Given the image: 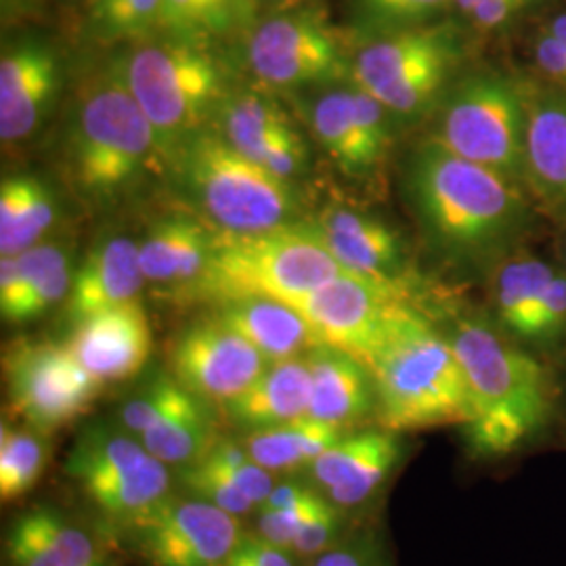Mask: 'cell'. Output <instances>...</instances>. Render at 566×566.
Instances as JSON below:
<instances>
[{
  "instance_id": "cell-39",
  "label": "cell",
  "mask_w": 566,
  "mask_h": 566,
  "mask_svg": "<svg viewBox=\"0 0 566 566\" xmlns=\"http://www.w3.org/2000/svg\"><path fill=\"white\" fill-rule=\"evenodd\" d=\"M338 525H340L338 506L332 504L325 497H319L313 504V507L306 512L303 525H301L296 537H294L292 549L303 554V556L322 554L325 547L332 544V539L336 537Z\"/></svg>"
},
{
  "instance_id": "cell-32",
  "label": "cell",
  "mask_w": 566,
  "mask_h": 566,
  "mask_svg": "<svg viewBox=\"0 0 566 566\" xmlns=\"http://www.w3.org/2000/svg\"><path fill=\"white\" fill-rule=\"evenodd\" d=\"M206 401L189 392L158 424L139 437L145 449L166 465L196 464L217 443Z\"/></svg>"
},
{
  "instance_id": "cell-4",
  "label": "cell",
  "mask_w": 566,
  "mask_h": 566,
  "mask_svg": "<svg viewBox=\"0 0 566 566\" xmlns=\"http://www.w3.org/2000/svg\"><path fill=\"white\" fill-rule=\"evenodd\" d=\"M365 365L376 385L378 426L407 434L465 424L464 369L446 332L413 304L390 325Z\"/></svg>"
},
{
  "instance_id": "cell-15",
  "label": "cell",
  "mask_w": 566,
  "mask_h": 566,
  "mask_svg": "<svg viewBox=\"0 0 566 566\" xmlns=\"http://www.w3.org/2000/svg\"><path fill=\"white\" fill-rule=\"evenodd\" d=\"M301 102L311 135L350 179H369L386 163L395 118L353 81L313 88Z\"/></svg>"
},
{
  "instance_id": "cell-14",
  "label": "cell",
  "mask_w": 566,
  "mask_h": 566,
  "mask_svg": "<svg viewBox=\"0 0 566 566\" xmlns=\"http://www.w3.org/2000/svg\"><path fill=\"white\" fill-rule=\"evenodd\" d=\"M409 290L343 271L294 306L319 343L367 361L409 303Z\"/></svg>"
},
{
  "instance_id": "cell-18",
  "label": "cell",
  "mask_w": 566,
  "mask_h": 566,
  "mask_svg": "<svg viewBox=\"0 0 566 566\" xmlns=\"http://www.w3.org/2000/svg\"><path fill=\"white\" fill-rule=\"evenodd\" d=\"M63 60L42 36H21L0 57V139L4 145L30 139L60 99Z\"/></svg>"
},
{
  "instance_id": "cell-31",
  "label": "cell",
  "mask_w": 566,
  "mask_h": 566,
  "mask_svg": "<svg viewBox=\"0 0 566 566\" xmlns=\"http://www.w3.org/2000/svg\"><path fill=\"white\" fill-rule=\"evenodd\" d=\"M344 430L303 416L283 424L256 428L242 443L250 458L269 472H290L311 465L327 447L334 446Z\"/></svg>"
},
{
  "instance_id": "cell-19",
  "label": "cell",
  "mask_w": 566,
  "mask_h": 566,
  "mask_svg": "<svg viewBox=\"0 0 566 566\" xmlns=\"http://www.w3.org/2000/svg\"><path fill=\"white\" fill-rule=\"evenodd\" d=\"M212 128L245 158L285 181L303 177L308 145L290 114L264 93H231L219 105Z\"/></svg>"
},
{
  "instance_id": "cell-9",
  "label": "cell",
  "mask_w": 566,
  "mask_h": 566,
  "mask_svg": "<svg viewBox=\"0 0 566 566\" xmlns=\"http://www.w3.org/2000/svg\"><path fill=\"white\" fill-rule=\"evenodd\" d=\"M525 130L523 78L481 67L447 88L434 109L432 139L525 187Z\"/></svg>"
},
{
  "instance_id": "cell-20",
  "label": "cell",
  "mask_w": 566,
  "mask_h": 566,
  "mask_svg": "<svg viewBox=\"0 0 566 566\" xmlns=\"http://www.w3.org/2000/svg\"><path fill=\"white\" fill-rule=\"evenodd\" d=\"M306 223L346 271L407 290L403 240L380 217L346 203H329Z\"/></svg>"
},
{
  "instance_id": "cell-51",
  "label": "cell",
  "mask_w": 566,
  "mask_h": 566,
  "mask_svg": "<svg viewBox=\"0 0 566 566\" xmlns=\"http://www.w3.org/2000/svg\"><path fill=\"white\" fill-rule=\"evenodd\" d=\"M565 269H566V266H565Z\"/></svg>"
},
{
  "instance_id": "cell-1",
  "label": "cell",
  "mask_w": 566,
  "mask_h": 566,
  "mask_svg": "<svg viewBox=\"0 0 566 566\" xmlns=\"http://www.w3.org/2000/svg\"><path fill=\"white\" fill-rule=\"evenodd\" d=\"M405 196L430 250L462 269L493 271L533 227L525 187L451 154L432 137L407 160Z\"/></svg>"
},
{
  "instance_id": "cell-44",
  "label": "cell",
  "mask_w": 566,
  "mask_h": 566,
  "mask_svg": "<svg viewBox=\"0 0 566 566\" xmlns=\"http://www.w3.org/2000/svg\"><path fill=\"white\" fill-rule=\"evenodd\" d=\"M317 495L315 489L301 485V483H283V485L273 486L269 497L264 500L263 506L269 510H285V507L303 506L308 500Z\"/></svg>"
},
{
  "instance_id": "cell-11",
  "label": "cell",
  "mask_w": 566,
  "mask_h": 566,
  "mask_svg": "<svg viewBox=\"0 0 566 566\" xmlns=\"http://www.w3.org/2000/svg\"><path fill=\"white\" fill-rule=\"evenodd\" d=\"M65 472L107 518L135 525L168 497L170 476L135 434L95 426L65 462Z\"/></svg>"
},
{
  "instance_id": "cell-7",
  "label": "cell",
  "mask_w": 566,
  "mask_h": 566,
  "mask_svg": "<svg viewBox=\"0 0 566 566\" xmlns=\"http://www.w3.org/2000/svg\"><path fill=\"white\" fill-rule=\"evenodd\" d=\"M168 166L185 200L217 231L248 233L298 221L294 182L245 158L212 126L181 143Z\"/></svg>"
},
{
  "instance_id": "cell-13",
  "label": "cell",
  "mask_w": 566,
  "mask_h": 566,
  "mask_svg": "<svg viewBox=\"0 0 566 566\" xmlns=\"http://www.w3.org/2000/svg\"><path fill=\"white\" fill-rule=\"evenodd\" d=\"M491 319L542 359L566 353V269L512 252L491 271Z\"/></svg>"
},
{
  "instance_id": "cell-25",
  "label": "cell",
  "mask_w": 566,
  "mask_h": 566,
  "mask_svg": "<svg viewBox=\"0 0 566 566\" xmlns=\"http://www.w3.org/2000/svg\"><path fill=\"white\" fill-rule=\"evenodd\" d=\"M306 359L311 367L308 418L346 430L376 416L374 376L361 359L327 344L313 348Z\"/></svg>"
},
{
  "instance_id": "cell-26",
  "label": "cell",
  "mask_w": 566,
  "mask_h": 566,
  "mask_svg": "<svg viewBox=\"0 0 566 566\" xmlns=\"http://www.w3.org/2000/svg\"><path fill=\"white\" fill-rule=\"evenodd\" d=\"M214 243V229L202 219L175 214L160 219L139 242L145 282L163 285L179 298L202 275Z\"/></svg>"
},
{
  "instance_id": "cell-33",
  "label": "cell",
  "mask_w": 566,
  "mask_h": 566,
  "mask_svg": "<svg viewBox=\"0 0 566 566\" xmlns=\"http://www.w3.org/2000/svg\"><path fill=\"white\" fill-rule=\"evenodd\" d=\"M256 18L242 0H164V34L217 46L243 36Z\"/></svg>"
},
{
  "instance_id": "cell-48",
  "label": "cell",
  "mask_w": 566,
  "mask_h": 566,
  "mask_svg": "<svg viewBox=\"0 0 566 566\" xmlns=\"http://www.w3.org/2000/svg\"><path fill=\"white\" fill-rule=\"evenodd\" d=\"M472 2H474V0H455V11H458V15L465 13Z\"/></svg>"
},
{
  "instance_id": "cell-40",
  "label": "cell",
  "mask_w": 566,
  "mask_h": 566,
  "mask_svg": "<svg viewBox=\"0 0 566 566\" xmlns=\"http://www.w3.org/2000/svg\"><path fill=\"white\" fill-rule=\"evenodd\" d=\"M539 2L542 0H474L460 18L479 32H500Z\"/></svg>"
},
{
  "instance_id": "cell-29",
  "label": "cell",
  "mask_w": 566,
  "mask_h": 566,
  "mask_svg": "<svg viewBox=\"0 0 566 566\" xmlns=\"http://www.w3.org/2000/svg\"><path fill=\"white\" fill-rule=\"evenodd\" d=\"M308 399L311 367L303 355L269 365L254 385L224 403V411L235 424L256 430L303 418Z\"/></svg>"
},
{
  "instance_id": "cell-10",
  "label": "cell",
  "mask_w": 566,
  "mask_h": 566,
  "mask_svg": "<svg viewBox=\"0 0 566 566\" xmlns=\"http://www.w3.org/2000/svg\"><path fill=\"white\" fill-rule=\"evenodd\" d=\"M243 36L245 65L264 88L298 93L350 81L355 36L315 0L269 11Z\"/></svg>"
},
{
  "instance_id": "cell-46",
  "label": "cell",
  "mask_w": 566,
  "mask_h": 566,
  "mask_svg": "<svg viewBox=\"0 0 566 566\" xmlns=\"http://www.w3.org/2000/svg\"><path fill=\"white\" fill-rule=\"evenodd\" d=\"M542 28L547 30L552 36H556L558 41H563L566 44V9L565 11L554 13L552 18H547L546 23Z\"/></svg>"
},
{
  "instance_id": "cell-8",
  "label": "cell",
  "mask_w": 566,
  "mask_h": 566,
  "mask_svg": "<svg viewBox=\"0 0 566 566\" xmlns=\"http://www.w3.org/2000/svg\"><path fill=\"white\" fill-rule=\"evenodd\" d=\"M355 42L350 81L382 103L395 120L434 112L468 57L465 30L453 20Z\"/></svg>"
},
{
  "instance_id": "cell-27",
  "label": "cell",
  "mask_w": 566,
  "mask_h": 566,
  "mask_svg": "<svg viewBox=\"0 0 566 566\" xmlns=\"http://www.w3.org/2000/svg\"><path fill=\"white\" fill-rule=\"evenodd\" d=\"M214 315L261 350L271 364L303 357L322 344L303 315L282 301L240 298L217 304Z\"/></svg>"
},
{
  "instance_id": "cell-37",
  "label": "cell",
  "mask_w": 566,
  "mask_h": 566,
  "mask_svg": "<svg viewBox=\"0 0 566 566\" xmlns=\"http://www.w3.org/2000/svg\"><path fill=\"white\" fill-rule=\"evenodd\" d=\"M189 390L175 376H156L149 385L143 386L130 399H126L118 409L122 428L135 434L137 439L143 432L158 424L170 409H175Z\"/></svg>"
},
{
  "instance_id": "cell-50",
  "label": "cell",
  "mask_w": 566,
  "mask_h": 566,
  "mask_svg": "<svg viewBox=\"0 0 566 566\" xmlns=\"http://www.w3.org/2000/svg\"><path fill=\"white\" fill-rule=\"evenodd\" d=\"M97 566H103V565H102V563H99V565H97Z\"/></svg>"
},
{
  "instance_id": "cell-34",
  "label": "cell",
  "mask_w": 566,
  "mask_h": 566,
  "mask_svg": "<svg viewBox=\"0 0 566 566\" xmlns=\"http://www.w3.org/2000/svg\"><path fill=\"white\" fill-rule=\"evenodd\" d=\"M86 39L102 46H130L164 34V0H86Z\"/></svg>"
},
{
  "instance_id": "cell-17",
  "label": "cell",
  "mask_w": 566,
  "mask_h": 566,
  "mask_svg": "<svg viewBox=\"0 0 566 566\" xmlns=\"http://www.w3.org/2000/svg\"><path fill=\"white\" fill-rule=\"evenodd\" d=\"M271 361L217 315L185 327L170 348L172 376L202 401L229 403Z\"/></svg>"
},
{
  "instance_id": "cell-28",
  "label": "cell",
  "mask_w": 566,
  "mask_h": 566,
  "mask_svg": "<svg viewBox=\"0 0 566 566\" xmlns=\"http://www.w3.org/2000/svg\"><path fill=\"white\" fill-rule=\"evenodd\" d=\"M7 556L13 566H97V547L60 512L34 507L9 528Z\"/></svg>"
},
{
  "instance_id": "cell-30",
  "label": "cell",
  "mask_w": 566,
  "mask_h": 566,
  "mask_svg": "<svg viewBox=\"0 0 566 566\" xmlns=\"http://www.w3.org/2000/svg\"><path fill=\"white\" fill-rule=\"evenodd\" d=\"M60 206L51 185L34 175H11L0 185V254L15 256L41 243L57 223Z\"/></svg>"
},
{
  "instance_id": "cell-2",
  "label": "cell",
  "mask_w": 566,
  "mask_h": 566,
  "mask_svg": "<svg viewBox=\"0 0 566 566\" xmlns=\"http://www.w3.org/2000/svg\"><path fill=\"white\" fill-rule=\"evenodd\" d=\"M443 332L464 369L468 453L481 462H502L539 443L558 416L552 365L491 315H458Z\"/></svg>"
},
{
  "instance_id": "cell-36",
  "label": "cell",
  "mask_w": 566,
  "mask_h": 566,
  "mask_svg": "<svg viewBox=\"0 0 566 566\" xmlns=\"http://www.w3.org/2000/svg\"><path fill=\"white\" fill-rule=\"evenodd\" d=\"M32 428L2 424L0 430V497L13 502L39 483L49 449Z\"/></svg>"
},
{
  "instance_id": "cell-21",
  "label": "cell",
  "mask_w": 566,
  "mask_h": 566,
  "mask_svg": "<svg viewBox=\"0 0 566 566\" xmlns=\"http://www.w3.org/2000/svg\"><path fill=\"white\" fill-rule=\"evenodd\" d=\"M525 187L531 200L566 223V91L525 81Z\"/></svg>"
},
{
  "instance_id": "cell-6",
  "label": "cell",
  "mask_w": 566,
  "mask_h": 566,
  "mask_svg": "<svg viewBox=\"0 0 566 566\" xmlns=\"http://www.w3.org/2000/svg\"><path fill=\"white\" fill-rule=\"evenodd\" d=\"M112 63L151 122L168 164L181 143L212 124L231 91L227 65L210 44L158 36L122 46Z\"/></svg>"
},
{
  "instance_id": "cell-23",
  "label": "cell",
  "mask_w": 566,
  "mask_h": 566,
  "mask_svg": "<svg viewBox=\"0 0 566 566\" xmlns=\"http://www.w3.org/2000/svg\"><path fill=\"white\" fill-rule=\"evenodd\" d=\"M401 434L382 426L343 437L311 464L313 476L327 491L332 504L355 507L365 504L399 464Z\"/></svg>"
},
{
  "instance_id": "cell-43",
  "label": "cell",
  "mask_w": 566,
  "mask_h": 566,
  "mask_svg": "<svg viewBox=\"0 0 566 566\" xmlns=\"http://www.w3.org/2000/svg\"><path fill=\"white\" fill-rule=\"evenodd\" d=\"M223 566H292L282 547L264 542L263 537L242 535L240 544Z\"/></svg>"
},
{
  "instance_id": "cell-42",
  "label": "cell",
  "mask_w": 566,
  "mask_h": 566,
  "mask_svg": "<svg viewBox=\"0 0 566 566\" xmlns=\"http://www.w3.org/2000/svg\"><path fill=\"white\" fill-rule=\"evenodd\" d=\"M531 63L539 81L566 91V44L544 28L531 42Z\"/></svg>"
},
{
  "instance_id": "cell-5",
  "label": "cell",
  "mask_w": 566,
  "mask_h": 566,
  "mask_svg": "<svg viewBox=\"0 0 566 566\" xmlns=\"http://www.w3.org/2000/svg\"><path fill=\"white\" fill-rule=\"evenodd\" d=\"M343 271L306 221L248 233L214 229L202 275L179 298L214 304L273 298L294 304Z\"/></svg>"
},
{
  "instance_id": "cell-16",
  "label": "cell",
  "mask_w": 566,
  "mask_h": 566,
  "mask_svg": "<svg viewBox=\"0 0 566 566\" xmlns=\"http://www.w3.org/2000/svg\"><path fill=\"white\" fill-rule=\"evenodd\" d=\"M130 526L151 566H223L242 539L238 516L200 497H166Z\"/></svg>"
},
{
  "instance_id": "cell-41",
  "label": "cell",
  "mask_w": 566,
  "mask_h": 566,
  "mask_svg": "<svg viewBox=\"0 0 566 566\" xmlns=\"http://www.w3.org/2000/svg\"><path fill=\"white\" fill-rule=\"evenodd\" d=\"M322 495L317 493L313 500H308L303 506L285 507V510H269L261 507L259 512V537H263L264 542L273 544V546L287 547L294 546V537L298 533V528L303 525L306 512L313 507V504L319 500Z\"/></svg>"
},
{
  "instance_id": "cell-38",
  "label": "cell",
  "mask_w": 566,
  "mask_h": 566,
  "mask_svg": "<svg viewBox=\"0 0 566 566\" xmlns=\"http://www.w3.org/2000/svg\"><path fill=\"white\" fill-rule=\"evenodd\" d=\"M182 485L193 493V497H200L233 516H243L256 506L231 479L212 465L203 464L202 460L182 468Z\"/></svg>"
},
{
  "instance_id": "cell-22",
  "label": "cell",
  "mask_w": 566,
  "mask_h": 566,
  "mask_svg": "<svg viewBox=\"0 0 566 566\" xmlns=\"http://www.w3.org/2000/svg\"><path fill=\"white\" fill-rule=\"evenodd\" d=\"M65 346L88 374L107 385L137 376L151 355L154 338L142 301H135L82 319Z\"/></svg>"
},
{
  "instance_id": "cell-24",
  "label": "cell",
  "mask_w": 566,
  "mask_h": 566,
  "mask_svg": "<svg viewBox=\"0 0 566 566\" xmlns=\"http://www.w3.org/2000/svg\"><path fill=\"white\" fill-rule=\"evenodd\" d=\"M143 283L147 282L139 263V242L128 235H109L91 248L76 266L65 313L78 324L95 313L135 303Z\"/></svg>"
},
{
  "instance_id": "cell-12",
  "label": "cell",
  "mask_w": 566,
  "mask_h": 566,
  "mask_svg": "<svg viewBox=\"0 0 566 566\" xmlns=\"http://www.w3.org/2000/svg\"><path fill=\"white\" fill-rule=\"evenodd\" d=\"M11 413L28 428L51 434L95 403L102 382L88 374L65 344L21 338L2 355Z\"/></svg>"
},
{
  "instance_id": "cell-49",
  "label": "cell",
  "mask_w": 566,
  "mask_h": 566,
  "mask_svg": "<svg viewBox=\"0 0 566 566\" xmlns=\"http://www.w3.org/2000/svg\"><path fill=\"white\" fill-rule=\"evenodd\" d=\"M243 4L250 9V13L259 20V9H256V2L254 0H242Z\"/></svg>"
},
{
  "instance_id": "cell-35",
  "label": "cell",
  "mask_w": 566,
  "mask_h": 566,
  "mask_svg": "<svg viewBox=\"0 0 566 566\" xmlns=\"http://www.w3.org/2000/svg\"><path fill=\"white\" fill-rule=\"evenodd\" d=\"M355 41L447 20L455 0H344Z\"/></svg>"
},
{
  "instance_id": "cell-45",
  "label": "cell",
  "mask_w": 566,
  "mask_h": 566,
  "mask_svg": "<svg viewBox=\"0 0 566 566\" xmlns=\"http://www.w3.org/2000/svg\"><path fill=\"white\" fill-rule=\"evenodd\" d=\"M315 566H376V563H371L361 552L334 549V552H325Z\"/></svg>"
},
{
  "instance_id": "cell-47",
  "label": "cell",
  "mask_w": 566,
  "mask_h": 566,
  "mask_svg": "<svg viewBox=\"0 0 566 566\" xmlns=\"http://www.w3.org/2000/svg\"><path fill=\"white\" fill-rule=\"evenodd\" d=\"M256 9H269V11H277V9H285V7H294V4H304V2H313V0H254ZM266 11V13H269Z\"/></svg>"
},
{
  "instance_id": "cell-3",
  "label": "cell",
  "mask_w": 566,
  "mask_h": 566,
  "mask_svg": "<svg viewBox=\"0 0 566 566\" xmlns=\"http://www.w3.org/2000/svg\"><path fill=\"white\" fill-rule=\"evenodd\" d=\"M61 163L76 191L97 203L120 200L168 164L151 122L112 61L72 103Z\"/></svg>"
}]
</instances>
